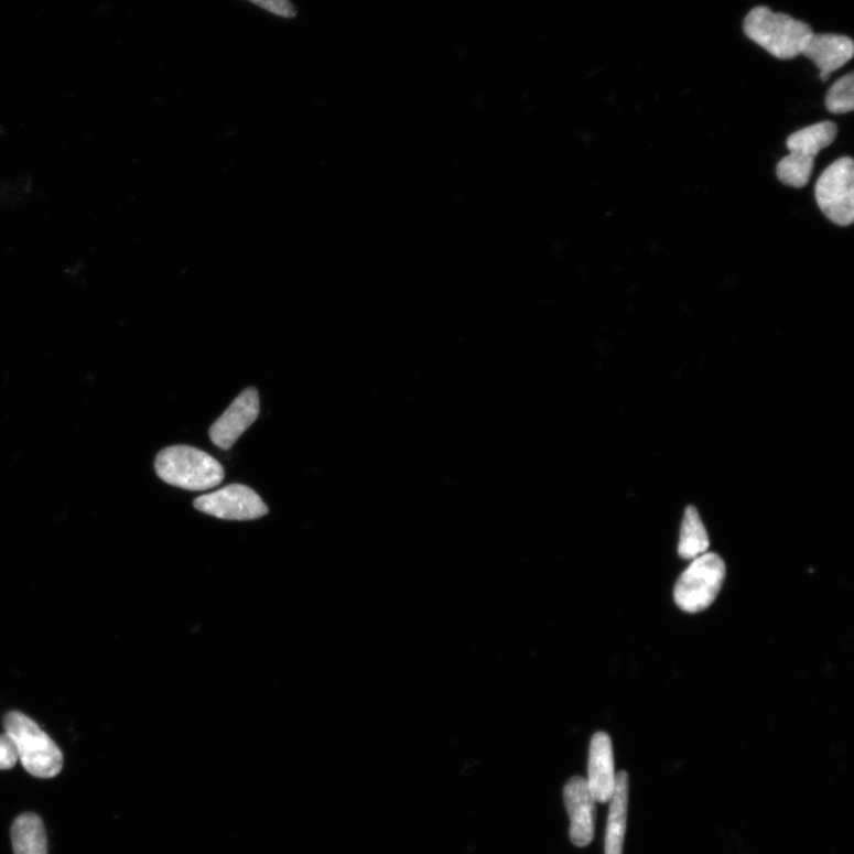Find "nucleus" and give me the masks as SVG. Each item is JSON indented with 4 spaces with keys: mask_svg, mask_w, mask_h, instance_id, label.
Returning a JSON list of instances; mask_svg holds the SVG:
<instances>
[{
    "mask_svg": "<svg viewBox=\"0 0 854 854\" xmlns=\"http://www.w3.org/2000/svg\"><path fill=\"white\" fill-rule=\"evenodd\" d=\"M709 548L710 539L706 528L701 517H699L696 508L690 506L681 523L679 555L682 559H687V561H693L699 555L706 553Z\"/></svg>",
    "mask_w": 854,
    "mask_h": 854,
    "instance_id": "nucleus-14",
    "label": "nucleus"
},
{
    "mask_svg": "<svg viewBox=\"0 0 854 854\" xmlns=\"http://www.w3.org/2000/svg\"><path fill=\"white\" fill-rule=\"evenodd\" d=\"M19 763V753L12 738L7 734L0 735V770L12 769Z\"/></svg>",
    "mask_w": 854,
    "mask_h": 854,
    "instance_id": "nucleus-17",
    "label": "nucleus"
},
{
    "mask_svg": "<svg viewBox=\"0 0 854 854\" xmlns=\"http://www.w3.org/2000/svg\"><path fill=\"white\" fill-rule=\"evenodd\" d=\"M818 206L833 224L842 227L854 220V163L843 158L832 163L815 184Z\"/></svg>",
    "mask_w": 854,
    "mask_h": 854,
    "instance_id": "nucleus-5",
    "label": "nucleus"
},
{
    "mask_svg": "<svg viewBox=\"0 0 854 854\" xmlns=\"http://www.w3.org/2000/svg\"><path fill=\"white\" fill-rule=\"evenodd\" d=\"M854 45L850 37L834 34H813L806 42L801 55L814 62L820 79L828 82L830 74L842 68L853 57Z\"/></svg>",
    "mask_w": 854,
    "mask_h": 854,
    "instance_id": "nucleus-10",
    "label": "nucleus"
},
{
    "mask_svg": "<svg viewBox=\"0 0 854 854\" xmlns=\"http://www.w3.org/2000/svg\"><path fill=\"white\" fill-rule=\"evenodd\" d=\"M826 107L831 113L845 115L854 108V75L850 73L837 80L829 90Z\"/></svg>",
    "mask_w": 854,
    "mask_h": 854,
    "instance_id": "nucleus-15",
    "label": "nucleus"
},
{
    "mask_svg": "<svg viewBox=\"0 0 854 854\" xmlns=\"http://www.w3.org/2000/svg\"><path fill=\"white\" fill-rule=\"evenodd\" d=\"M744 34L779 60L801 55L807 41L814 34L811 25L775 13L767 7L753 9L743 23Z\"/></svg>",
    "mask_w": 854,
    "mask_h": 854,
    "instance_id": "nucleus-2",
    "label": "nucleus"
},
{
    "mask_svg": "<svg viewBox=\"0 0 854 854\" xmlns=\"http://www.w3.org/2000/svg\"><path fill=\"white\" fill-rule=\"evenodd\" d=\"M248 2L284 19H293L298 15L296 8L290 3V0H248Z\"/></svg>",
    "mask_w": 854,
    "mask_h": 854,
    "instance_id": "nucleus-16",
    "label": "nucleus"
},
{
    "mask_svg": "<svg viewBox=\"0 0 854 854\" xmlns=\"http://www.w3.org/2000/svg\"><path fill=\"white\" fill-rule=\"evenodd\" d=\"M205 515L230 521L257 520L269 515V508L250 487L230 485L194 501Z\"/></svg>",
    "mask_w": 854,
    "mask_h": 854,
    "instance_id": "nucleus-6",
    "label": "nucleus"
},
{
    "mask_svg": "<svg viewBox=\"0 0 854 854\" xmlns=\"http://www.w3.org/2000/svg\"><path fill=\"white\" fill-rule=\"evenodd\" d=\"M836 134L837 127L833 121H822L789 136L787 148L794 156L814 163L819 152L830 147Z\"/></svg>",
    "mask_w": 854,
    "mask_h": 854,
    "instance_id": "nucleus-12",
    "label": "nucleus"
},
{
    "mask_svg": "<svg viewBox=\"0 0 854 854\" xmlns=\"http://www.w3.org/2000/svg\"><path fill=\"white\" fill-rule=\"evenodd\" d=\"M14 854H48V842L41 818L25 813L14 820L11 829Z\"/></svg>",
    "mask_w": 854,
    "mask_h": 854,
    "instance_id": "nucleus-13",
    "label": "nucleus"
},
{
    "mask_svg": "<svg viewBox=\"0 0 854 854\" xmlns=\"http://www.w3.org/2000/svg\"><path fill=\"white\" fill-rule=\"evenodd\" d=\"M260 412L259 394L255 387L247 388L209 430L210 441L229 450L256 421Z\"/></svg>",
    "mask_w": 854,
    "mask_h": 854,
    "instance_id": "nucleus-8",
    "label": "nucleus"
},
{
    "mask_svg": "<svg viewBox=\"0 0 854 854\" xmlns=\"http://www.w3.org/2000/svg\"><path fill=\"white\" fill-rule=\"evenodd\" d=\"M725 574V563L716 553H704L693 559L674 587L678 607L690 614L707 609L721 593Z\"/></svg>",
    "mask_w": 854,
    "mask_h": 854,
    "instance_id": "nucleus-4",
    "label": "nucleus"
},
{
    "mask_svg": "<svg viewBox=\"0 0 854 854\" xmlns=\"http://www.w3.org/2000/svg\"><path fill=\"white\" fill-rule=\"evenodd\" d=\"M6 733L18 748L24 769L39 779H52L64 767L62 755L55 742L22 712L11 711L4 717Z\"/></svg>",
    "mask_w": 854,
    "mask_h": 854,
    "instance_id": "nucleus-3",
    "label": "nucleus"
},
{
    "mask_svg": "<svg viewBox=\"0 0 854 854\" xmlns=\"http://www.w3.org/2000/svg\"><path fill=\"white\" fill-rule=\"evenodd\" d=\"M629 778L627 771L616 774V783L612 796L607 833H605V854H624L628 817Z\"/></svg>",
    "mask_w": 854,
    "mask_h": 854,
    "instance_id": "nucleus-11",
    "label": "nucleus"
},
{
    "mask_svg": "<svg viewBox=\"0 0 854 854\" xmlns=\"http://www.w3.org/2000/svg\"><path fill=\"white\" fill-rule=\"evenodd\" d=\"M587 786L596 802H609L616 783L614 752L608 734L597 733L590 744Z\"/></svg>",
    "mask_w": 854,
    "mask_h": 854,
    "instance_id": "nucleus-9",
    "label": "nucleus"
},
{
    "mask_svg": "<svg viewBox=\"0 0 854 854\" xmlns=\"http://www.w3.org/2000/svg\"><path fill=\"white\" fill-rule=\"evenodd\" d=\"M564 802L571 822V842L579 847L592 844L595 836L596 800L586 779L581 776L570 779L564 788Z\"/></svg>",
    "mask_w": 854,
    "mask_h": 854,
    "instance_id": "nucleus-7",
    "label": "nucleus"
},
{
    "mask_svg": "<svg viewBox=\"0 0 854 854\" xmlns=\"http://www.w3.org/2000/svg\"><path fill=\"white\" fill-rule=\"evenodd\" d=\"M154 469L165 484L193 491L212 489L225 478L219 461L188 445L162 450L154 462Z\"/></svg>",
    "mask_w": 854,
    "mask_h": 854,
    "instance_id": "nucleus-1",
    "label": "nucleus"
}]
</instances>
